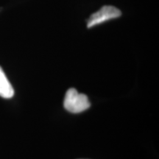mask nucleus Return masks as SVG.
I'll return each instance as SVG.
<instances>
[{
    "label": "nucleus",
    "instance_id": "obj_1",
    "mask_svg": "<svg viewBox=\"0 0 159 159\" xmlns=\"http://www.w3.org/2000/svg\"><path fill=\"white\" fill-rule=\"evenodd\" d=\"M63 106L69 112L79 114L90 108L91 103L86 95L80 94L75 89H69L66 93Z\"/></svg>",
    "mask_w": 159,
    "mask_h": 159
},
{
    "label": "nucleus",
    "instance_id": "obj_2",
    "mask_svg": "<svg viewBox=\"0 0 159 159\" xmlns=\"http://www.w3.org/2000/svg\"><path fill=\"white\" fill-rule=\"evenodd\" d=\"M122 16V12L114 6L105 5L96 13H93L87 21V27L91 28L109 20L117 19Z\"/></svg>",
    "mask_w": 159,
    "mask_h": 159
},
{
    "label": "nucleus",
    "instance_id": "obj_3",
    "mask_svg": "<svg viewBox=\"0 0 159 159\" xmlns=\"http://www.w3.org/2000/svg\"><path fill=\"white\" fill-rule=\"evenodd\" d=\"M14 95V89L7 80L3 69L0 66V97L10 99Z\"/></svg>",
    "mask_w": 159,
    "mask_h": 159
}]
</instances>
